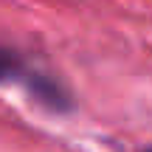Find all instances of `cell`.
Returning a JSON list of instances; mask_svg holds the SVG:
<instances>
[{"label": "cell", "mask_w": 152, "mask_h": 152, "mask_svg": "<svg viewBox=\"0 0 152 152\" xmlns=\"http://www.w3.org/2000/svg\"><path fill=\"white\" fill-rule=\"evenodd\" d=\"M9 82L26 85V90L34 96V102H39L42 107L54 110V113H68L73 107V96L62 82H56L54 76L37 71V68L31 71L28 59L17 48L0 45V85H9Z\"/></svg>", "instance_id": "obj_1"}, {"label": "cell", "mask_w": 152, "mask_h": 152, "mask_svg": "<svg viewBox=\"0 0 152 152\" xmlns=\"http://www.w3.org/2000/svg\"><path fill=\"white\" fill-rule=\"evenodd\" d=\"M144 152H152V147H149V149H144Z\"/></svg>", "instance_id": "obj_2"}]
</instances>
